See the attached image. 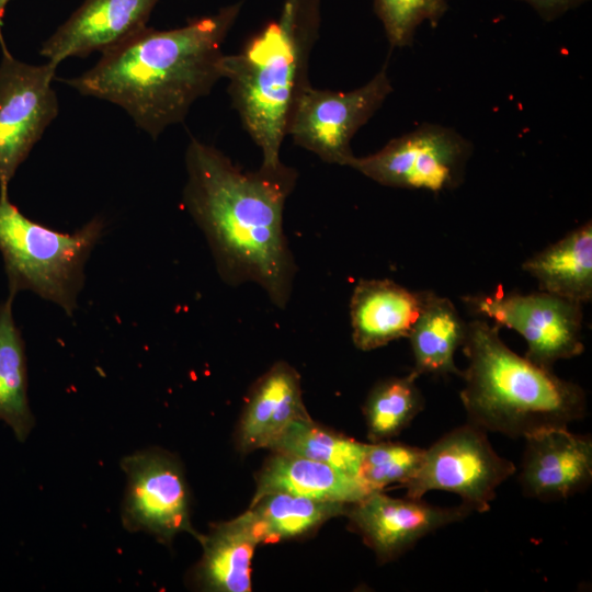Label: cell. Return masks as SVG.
Returning <instances> with one entry per match:
<instances>
[{
    "instance_id": "4",
    "label": "cell",
    "mask_w": 592,
    "mask_h": 592,
    "mask_svg": "<svg viewBox=\"0 0 592 592\" xmlns=\"http://www.w3.org/2000/svg\"><path fill=\"white\" fill-rule=\"evenodd\" d=\"M462 348L468 366L459 396L474 425L524 439L585 417L584 390L513 352L500 338L499 326L479 319L467 322Z\"/></svg>"
},
{
    "instance_id": "16",
    "label": "cell",
    "mask_w": 592,
    "mask_h": 592,
    "mask_svg": "<svg viewBox=\"0 0 592 592\" xmlns=\"http://www.w3.org/2000/svg\"><path fill=\"white\" fill-rule=\"evenodd\" d=\"M308 417L300 379L287 363L277 362L252 386L237 433L244 452L270 448L294 420Z\"/></svg>"
},
{
    "instance_id": "6",
    "label": "cell",
    "mask_w": 592,
    "mask_h": 592,
    "mask_svg": "<svg viewBox=\"0 0 592 592\" xmlns=\"http://www.w3.org/2000/svg\"><path fill=\"white\" fill-rule=\"evenodd\" d=\"M515 471V465L494 451L487 432L467 421L424 448L418 470L401 487L413 499L434 490L452 492L471 512L482 513Z\"/></svg>"
},
{
    "instance_id": "27",
    "label": "cell",
    "mask_w": 592,
    "mask_h": 592,
    "mask_svg": "<svg viewBox=\"0 0 592 592\" xmlns=\"http://www.w3.org/2000/svg\"><path fill=\"white\" fill-rule=\"evenodd\" d=\"M531 4L545 20L551 21L587 0H522Z\"/></svg>"
},
{
    "instance_id": "8",
    "label": "cell",
    "mask_w": 592,
    "mask_h": 592,
    "mask_svg": "<svg viewBox=\"0 0 592 592\" xmlns=\"http://www.w3.org/2000/svg\"><path fill=\"white\" fill-rule=\"evenodd\" d=\"M470 153L471 145L454 129L424 124L373 155L354 156L348 167L385 186L440 193L463 181Z\"/></svg>"
},
{
    "instance_id": "19",
    "label": "cell",
    "mask_w": 592,
    "mask_h": 592,
    "mask_svg": "<svg viewBox=\"0 0 592 592\" xmlns=\"http://www.w3.org/2000/svg\"><path fill=\"white\" fill-rule=\"evenodd\" d=\"M522 269L538 283L539 291L584 304L592 298L591 220L532 255Z\"/></svg>"
},
{
    "instance_id": "14",
    "label": "cell",
    "mask_w": 592,
    "mask_h": 592,
    "mask_svg": "<svg viewBox=\"0 0 592 592\" xmlns=\"http://www.w3.org/2000/svg\"><path fill=\"white\" fill-rule=\"evenodd\" d=\"M159 0H84L41 47L58 66L69 57L105 52L147 27Z\"/></svg>"
},
{
    "instance_id": "25",
    "label": "cell",
    "mask_w": 592,
    "mask_h": 592,
    "mask_svg": "<svg viewBox=\"0 0 592 592\" xmlns=\"http://www.w3.org/2000/svg\"><path fill=\"white\" fill-rule=\"evenodd\" d=\"M424 448L399 442L379 441L366 444L357 473L371 491H383L392 483L400 486L418 470Z\"/></svg>"
},
{
    "instance_id": "12",
    "label": "cell",
    "mask_w": 592,
    "mask_h": 592,
    "mask_svg": "<svg viewBox=\"0 0 592 592\" xmlns=\"http://www.w3.org/2000/svg\"><path fill=\"white\" fill-rule=\"evenodd\" d=\"M470 513L471 510L463 503L437 506L424 502L422 498L400 499L374 491L350 504L345 514L378 560L388 562L412 548L424 536L459 522Z\"/></svg>"
},
{
    "instance_id": "3",
    "label": "cell",
    "mask_w": 592,
    "mask_h": 592,
    "mask_svg": "<svg viewBox=\"0 0 592 592\" xmlns=\"http://www.w3.org/2000/svg\"><path fill=\"white\" fill-rule=\"evenodd\" d=\"M320 0H283L277 19L267 23L232 55L221 59V78L243 128L262 155L261 167L280 159L291 110L309 84L310 54L319 37Z\"/></svg>"
},
{
    "instance_id": "11",
    "label": "cell",
    "mask_w": 592,
    "mask_h": 592,
    "mask_svg": "<svg viewBox=\"0 0 592 592\" xmlns=\"http://www.w3.org/2000/svg\"><path fill=\"white\" fill-rule=\"evenodd\" d=\"M127 477L121 519L129 532H145L162 544H171L182 532L193 536L190 492L182 466L171 454L148 448L121 460Z\"/></svg>"
},
{
    "instance_id": "17",
    "label": "cell",
    "mask_w": 592,
    "mask_h": 592,
    "mask_svg": "<svg viewBox=\"0 0 592 592\" xmlns=\"http://www.w3.org/2000/svg\"><path fill=\"white\" fill-rule=\"evenodd\" d=\"M273 492L344 504L355 503L371 493L356 476L323 463L276 452L258 474L251 502Z\"/></svg>"
},
{
    "instance_id": "24",
    "label": "cell",
    "mask_w": 592,
    "mask_h": 592,
    "mask_svg": "<svg viewBox=\"0 0 592 592\" xmlns=\"http://www.w3.org/2000/svg\"><path fill=\"white\" fill-rule=\"evenodd\" d=\"M417 378L411 371L406 376L384 379L371 389L364 405L371 442L399 435L423 410L425 401Z\"/></svg>"
},
{
    "instance_id": "22",
    "label": "cell",
    "mask_w": 592,
    "mask_h": 592,
    "mask_svg": "<svg viewBox=\"0 0 592 592\" xmlns=\"http://www.w3.org/2000/svg\"><path fill=\"white\" fill-rule=\"evenodd\" d=\"M14 296L0 303V420L23 442L34 425L27 400L24 341L12 312Z\"/></svg>"
},
{
    "instance_id": "15",
    "label": "cell",
    "mask_w": 592,
    "mask_h": 592,
    "mask_svg": "<svg viewBox=\"0 0 592 592\" xmlns=\"http://www.w3.org/2000/svg\"><path fill=\"white\" fill-rule=\"evenodd\" d=\"M423 292H412L391 280H360L350 300L354 345L372 351L408 338L422 304Z\"/></svg>"
},
{
    "instance_id": "20",
    "label": "cell",
    "mask_w": 592,
    "mask_h": 592,
    "mask_svg": "<svg viewBox=\"0 0 592 592\" xmlns=\"http://www.w3.org/2000/svg\"><path fill=\"white\" fill-rule=\"evenodd\" d=\"M467 331L454 304L431 291L423 292V304L408 338L413 355L412 372L420 375H458L455 352L462 348Z\"/></svg>"
},
{
    "instance_id": "23",
    "label": "cell",
    "mask_w": 592,
    "mask_h": 592,
    "mask_svg": "<svg viewBox=\"0 0 592 592\" xmlns=\"http://www.w3.org/2000/svg\"><path fill=\"white\" fill-rule=\"evenodd\" d=\"M365 446L317 424L308 415L289 423L270 449L323 463L357 477Z\"/></svg>"
},
{
    "instance_id": "2",
    "label": "cell",
    "mask_w": 592,
    "mask_h": 592,
    "mask_svg": "<svg viewBox=\"0 0 592 592\" xmlns=\"http://www.w3.org/2000/svg\"><path fill=\"white\" fill-rule=\"evenodd\" d=\"M241 7L229 4L178 29L146 27L65 82L82 95L119 105L156 139L183 122L192 104L223 79L221 46Z\"/></svg>"
},
{
    "instance_id": "13",
    "label": "cell",
    "mask_w": 592,
    "mask_h": 592,
    "mask_svg": "<svg viewBox=\"0 0 592 592\" xmlns=\"http://www.w3.org/2000/svg\"><path fill=\"white\" fill-rule=\"evenodd\" d=\"M519 482L539 501H559L588 489L592 481V440L568 428H551L524 437Z\"/></svg>"
},
{
    "instance_id": "1",
    "label": "cell",
    "mask_w": 592,
    "mask_h": 592,
    "mask_svg": "<svg viewBox=\"0 0 592 592\" xmlns=\"http://www.w3.org/2000/svg\"><path fill=\"white\" fill-rule=\"evenodd\" d=\"M183 205L204 232L217 271L231 285L253 282L284 308L296 264L283 228L297 171L282 163L244 171L214 146L191 138Z\"/></svg>"
},
{
    "instance_id": "18",
    "label": "cell",
    "mask_w": 592,
    "mask_h": 592,
    "mask_svg": "<svg viewBox=\"0 0 592 592\" xmlns=\"http://www.w3.org/2000/svg\"><path fill=\"white\" fill-rule=\"evenodd\" d=\"M195 537L203 547L193 577L198 588L217 592L251 591V562L259 540L246 513Z\"/></svg>"
},
{
    "instance_id": "28",
    "label": "cell",
    "mask_w": 592,
    "mask_h": 592,
    "mask_svg": "<svg viewBox=\"0 0 592 592\" xmlns=\"http://www.w3.org/2000/svg\"><path fill=\"white\" fill-rule=\"evenodd\" d=\"M10 1L11 0H0V43L1 45H4L2 32H1L2 25H3V16H4L5 8Z\"/></svg>"
},
{
    "instance_id": "10",
    "label": "cell",
    "mask_w": 592,
    "mask_h": 592,
    "mask_svg": "<svg viewBox=\"0 0 592 592\" xmlns=\"http://www.w3.org/2000/svg\"><path fill=\"white\" fill-rule=\"evenodd\" d=\"M2 46L0 64V194L58 114L57 66L29 65Z\"/></svg>"
},
{
    "instance_id": "9",
    "label": "cell",
    "mask_w": 592,
    "mask_h": 592,
    "mask_svg": "<svg viewBox=\"0 0 592 592\" xmlns=\"http://www.w3.org/2000/svg\"><path fill=\"white\" fill-rule=\"evenodd\" d=\"M463 300L473 312L520 333L527 344L524 356L543 368L553 369L556 362L584 351L580 303L543 291L474 295Z\"/></svg>"
},
{
    "instance_id": "26",
    "label": "cell",
    "mask_w": 592,
    "mask_h": 592,
    "mask_svg": "<svg viewBox=\"0 0 592 592\" xmlns=\"http://www.w3.org/2000/svg\"><path fill=\"white\" fill-rule=\"evenodd\" d=\"M388 42L392 47L412 43L417 27L425 21L436 24L447 10L445 0H375Z\"/></svg>"
},
{
    "instance_id": "7",
    "label": "cell",
    "mask_w": 592,
    "mask_h": 592,
    "mask_svg": "<svg viewBox=\"0 0 592 592\" xmlns=\"http://www.w3.org/2000/svg\"><path fill=\"white\" fill-rule=\"evenodd\" d=\"M386 65L365 84L342 92L301 89L289 113L286 136L327 163L348 166L351 140L391 93Z\"/></svg>"
},
{
    "instance_id": "5",
    "label": "cell",
    "mask_w": 592,
    "mask_h": 592,
    "mask_svg": "<svg viewBox=\"0 0 592 592\" xmlns=\"http://www.w3.org/2000/svg\"><path fill=\"white\" fill-rule=\"evenodd\" d=\"M104 219L96 216L72 234L31 220L0 194V252L9 295L31 291L72 316L84 284V265L101 239Z\"/></svg>"
},
{
    "instance_id": "21",
    "label": "cell",
    "mask_w": 592,
    "mask_h": 592,
    "mask_svg": "<svg viewBox=\"0 0 592 592\" xmlns=\"http://www.w3.org/2000/svg\"><path fill=\"white\" fill-rule=\"evenodd\" d=\"M349 505L273 492L251 502L244 513L259 544H267L306 535L328 520L345 514Z\"/></svg>"
}]
</instances>
